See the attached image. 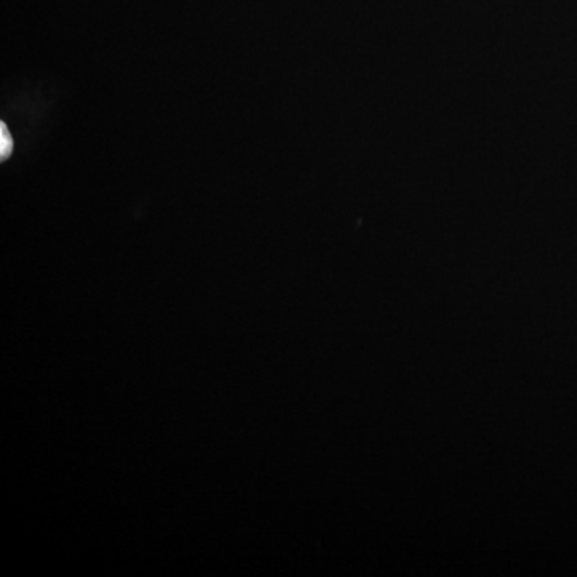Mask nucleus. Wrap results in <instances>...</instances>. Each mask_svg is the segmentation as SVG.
Wrapping results in <instances>:
<instances>
[{"mask_svg": "<svg viewBox=\"0 0 577 577\" xmlns=\"http://www.w3.org/2000/svg\"><path fill=\"white\" fill-rule=\"evenodd\" d=\"M12 151V135H10L9 127L5 126L4 122H2V124H0V161H7Z\"/></svg>", "mask_w": 577, "mask_h": 577, "instance_id": "nucleus-1", "label": "nucleus"}]
</instances>
